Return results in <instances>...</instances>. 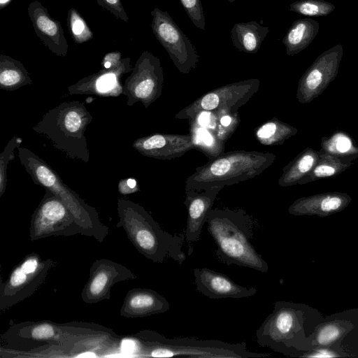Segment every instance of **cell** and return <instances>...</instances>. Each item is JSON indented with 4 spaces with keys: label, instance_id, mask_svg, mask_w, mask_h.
Listing matches in <instances>:
<instances>
[{
    "label": "cell",
    "instance_id": "obj_14",
    "mask_svg": "<svg viewBox=\"0 0 358 358\" xmlns=\"http://www.w3.org/2000/svg\"><path fill=\"white\" fill-rule=\"evenodd\" d=\"M27 12L39 39L54 54L65 57L69 46L59 21L52 18L48 9L37 0L29 3Z\"/></svg>",
    "mask_w": 358,
    "mask_h": 358
},
{
    "label": "cell",
    "instance_id": "obj_36",
    "mask_svg": "<svg viewBox=\"0 0 358 358\" xmlns=\"http://www.w3.org/2000/svg\"><path fill=\"white\" fill-rule=\"evenodd\" d=\"M339 335V331L334 326H327L319 333L317 341L320 344H327L334 341Z\"/></svg>",
    "mask_w": 358,
    "mask_h": 358
},
{
    "label": "cell",
    "instance_id": "obj_27",
    "mask_svg": "<svg viewBox=\"0 0 358 358\" xmlns=\"http://www.w3.org/2000/svg\"><path fill=\"white\" fill-rule=\"evenodd\" d=\"M31 83L24 65L10 56L0 55V85L1 88L13 89Z\"/></svg>",
    "mask_w": 358,
    "mask_h": 358
},
{
    "label": "cell",
    "instance_id": "obj_28",
    "mask_svg": "<svg viewBox=\"0 0 358 358\" xmlns=\"http://www.w3.org/2000/svg\"><path fill=\"white\" fill-rule=\"evenodd\" d=\"M197 125L195 127L191 124L192 127V136L195 145V149H198L203 152L209 159H211L220 154L222 153L224 150V143L219 141L213 131L207 129L206 127L200 125L195 120H192Z\"/></svg>",
    "mask_w": 358,
    "mask_h": 358
},
{
    "label": "cell",
    "instance_id": "obj_33",
    "mask_svg": "<svg viewBox=\"0 0 358 358\" xmlns=\"http://www.w3.org/2000/svg\"><path fill=\"white\" fill-rule=\"evenodd\" d=\"M22 140L20 138H13L10 142L8 143L6 147L4 149V151L1 154V174H0V192L1 194H3V189L5 188L6 182V166L8 164V162L10 159H12L13 158V150L16 147H18L19 145L21 143Z\"/></svg>",
    "mask_w": 358,
    "mask_h": 358
},
{
    "label": "cell",
    "instance_id": "obj_6",
    "mask_svg": "<svg viewBox=\"0 0 358 358\" xmlns=\"http://www.w3.org/2000/svg\"><path fill=\"white\" fill-rule=\"evenodd\" d=\"M19 157L22 164L36 182L42 185L62 201L74 216L82 228L84 234H93L96 238L95 229L107 231L95 216L94 210L81 203L72 192L65 186L50 167L34 153L25 148H19ZM107 233V232H106Z\"/></svg>",
    "mask_w": 358,
    "mask_h": 358
},
{
    "label": "cell",
    "instance_id": "obj_41",
    "mask_svg": "<svg viewBox=\"0 0 358 358\" xmlns=\"http://www.w3.org/2000/svg\"><path fill=\"white\" fill-rule=\"evenodd\" d=\"M77 357H96V355L91 352H86L84 353H82L80 355H78Z\"/></svg>",
    "mask_w": 358,
    "mask_h": 358
},
{
    "label": "cell",
    "instance_id": "obj_11",
    "mask_svg": "<svg viewBox=\"0 0 358 358\" xmlns=\"http://www.w3.org/2000/svg\"><path fill=\"white\" fill-rule=\"evenodd\" d=\"M343 49L338 44L320 55L299 79L296 99L301 103H309L322 94L336 78Z\"/></svg>",
    "mask_w": 358,
    "mask_h": 358
},
{
    "label": "cell",
    "instance_id": "obj_42",
    "mask_svg": "<svg viewBox=\"0 0 358 358\" xmlns=\"http://www.w3.org/2000/svg\"><path fill=\"white\" fill-rule=\"evenodd\" d=\"M11 1L12 0H0V9L6 8Z\"/></svg>",
    "mask_w": 358,
    "mask_h": 358
},
{
    "label": "cell",
    "instance_id": "obj_37",
    "mask_svg": "<svg viewBox=\"0 0 358 358\" xmlns=\"http://www.w3.org/2000/svg\"><path fill=\"white\" fill-rule=\"evenodd\" d=\"M122 59L121 53L118 51H113L105 55L102 60V68L109 69L118 64Z\"/></svg>",
    "mask_w": 358,
    "mask_h": 358
},
{
    "label": "cell",
    "instance_id": "obj_34",
    "mask_svg": "<svg viewBox=\"0 0 358 358\" xmlns=\"http://www.w3.org/2000/svg\"><path fill=\"white\" fill-rule=\"evenodd\" d=\"M99 6L109 11L116 18L127 22L129 17L124 8L121 0H96Z\"/></svg>",
    "mask_w": 358,
    "mask_h": 358
},
{
    "label": "cell",
    "instance_id": "obj_20",
    "mask_svg": "<svg viewBox=\"0 0 358 358\" xmlns=\"http://www.w3.org/2000/svg\"><path fill=\"white\" fill-rule=\"evenodd\" d=\"M319 29V22L310 17L294 21L282 38L287 55L294 56L306 49L315 38Z\"/></svg>",
    "mask_w": 358,
    "mask_h": 358
},
{
    "label": "cell",
    "instance_id": "obj_8",
    "mask_svg": "<svg viewBox=\"0 0 358 358\" xmlns=\"http://www.w3.org/2000/svg\"><path fill=\"white\" fill-rule=\"evenodd\" d=\"M151 15V28L156 38L167 51L177 69L188 74L196 67L199 60L196 48L167 11L155 7Z\"/></svg>",
    "mask_w": 358,
    "mask_h": 358
},
{
    "label": "cell",
    "instance_id": "obj_7",
    "mask_svg": "<svg viewBox=\"0 0 358 358\" xmlns=\"http://www.w3.org/2000/svg\"><path fill=\"white\" fill-rule=\"evenodd\" d=\"M260 80L251 78L217 87L197 98L175 115L178 120H193L203 112L213 113L217 118L234 114L258 91Z\"/></svg>",
    "mask_w": 358,
    "mask_h": 358
},
{
    "label": "cell",
    "instance_id": "obj_22",
    "mask_svg": "<svg viewBox=\"0 0 358 358\" xmlns=\"http://www.w3.org/2000/svg\"><path fill=\"white\" fill-rule=\"evenodd\" d=\"M320 153L310 148H306L282 169V173L278 183L281 187H289L299 184L314 167L319 159Z\"/></svg>",
    "mask_w": 358,
    "mask_h": 358
},
{
    "label": "cell",
    "instance_id": "obj_19",
    "mask_svg": "<svg viewBox=\"0 0 358 358\" xmlns=\"http://www.w3.org/2000/svg\"><path fill=\"white\" fill-rule=\"evenodd\" d=\"M40 263L37 258L31 257L27 258L10 274L4 289H1V299L5 298V305L9 301L7 306L13 305L14 299L16 301L22 298V290L28 284L34 286L29 280H33L34 275L39 273ZM25 291V290H24Z\"/></svg>",
    "mask_w": 358,
    "mask_h": 358
},
{
    "label": "cell",
    "instance_id": "obj_1",
    "mask_svg": "<svg viewBox=\"0 0 358 358\" xmlns=\"http://www.w3.org/2000/svg\"><path fill=\"white\" fill-rule=\"evenodd\" d=\"M208 231L217 245V257L227 265L236 264L266 273L267 262L252 245L253 220L243 210L212 209Z\"/></svg>",
    "mask_w": 358,
    "mask_h": 358
},
{
    "label": "cell",
    "instance_id": "obj_4",
    "mask_svg": "<svg viewBox=\"0 0 358 358\" xmlns=\"http://www.w3.org/2000/svg\"><path fill=\"white\" fill-rule=\"evenodd\" d=\"M142 337L145 340L147 356L152 357L250 358L269 356L268 354L249 351L245 342L231 344L218 340L184 337L168 338L152 331H143Z\"/></svg>",
    "mask_w": 358,
    "mask_h": 358
},
{
    "label": "cell",
    "instance_id": "obj_30",
    "mask_svg": "<svg viewBox=\"0 0 358 358\" xmlns=\"http://www.w3.org/2000/svg\"><path fill=\"white\" fill-rule=\"evenodd\" d=\"M67 24L73 40L78 44L85 43L93 37V33L78 11L71 8L67 15Z\"/></svg>",
    "mask_w": 358,
    "mask_h": 358
},
{
    "label": "cell",
    "instance_id": "obj_15",
    "mask_svg": "<svg viewBox=\"0 0 358 358\" xmlns=\"http://www.w3.org/2000/svg\"><path fill=\"white\" fill-rule=\"evenodd\" d=\"M194 275L197 291L210 299H241L257 293L256 288L238 285L227 275L208 268H195Z\"/></svg>",
    "mask_w": 358,
    "mask_h": 358
},
{
    "label": "cell",
    "instance_id": "obj_10",
    "mask_svg": "<svg viewBox=\"0 0 358 358\" xmlns=\"http://www.w3.org/2000/svg\"><path fill=\"white\" fill-rule=\"evenodd\" d=\"M84 234L66 206L50 192L33 215L30 236L32 240L48 236Z\"/></svg>",
    "mask_w": 358,
    "mask_h": 358
},
{
    "label": "cell",
    "instance_id": "obj_35",
    "mask_svg": "<svg viewBox=\"0 0 358 358\" xmlns=\"http://www.w3.org/2000/svg\"><path fill=\"white\" fill-rule=\"evenodd\" d=\"M30 337L35 340H48L54 337L55 329L48 323L35 325L30 331Z\"/></svg>",
    "mask_w": 358,
    "mask_h": 358
},
{
    "label": "cell",
    "instance_id": "obj_31",
    "mask_svg": "<svg viewBox=\"0 0 358 358\" xmlns=\"http://www.w3.org/2000/svg\"><path fill=\"white\" fill-rule=\"evenodd\" d=\"M240 122L238 113L222 115L217 118V126L214 131L217 138L225 143L237 129Z\"/></svg>",
    "mask_w": 358,
    "mask_h": 358
},
{
    "label": "cell",
    "instance_id": "obj_26",
    "mask_svg": "<svg viewBox=\"0 0 358 358\" xmlns=\"http://www.w3.org/2000/svg\"><path fill=\"white\" fill-rule=\"evenodd\" d=\"M319 153L320 157L315 165L299 185L338 176L353 164L352 161L343 160L320 151Z\"/></svg>",
    "mask_w": 358,
    "mask_h": 358
},
{
    "label": "cell",
    "instance_id": "obj_2",
    "mask_svg": "<svg viewBox=\"0 0 358 358\" xmlns=\"http://www.w3.org/2000/svg\"><path fill=\"white\" fill-rule=\"evenodd\" d=\"M120 221L130 241L137 250L154 262L162 263L166 257L178 264L185 260L182 250L185 234L173 235L162 229L141 206L129 201H118Z\"/></svg>",
    "mask_w": 358,
    "mask_h": 358
},
{
    "label": "cell",
    "instance_id": "obj_24",
    "mask_svg": "<svg viewBox=\"0 0 358 358\" xmlns=\"http://www.w3.org/2000/svg\"><path fill=\"white\" fill-rule=\"evenodd\" d=\"M350 199L349 196L344 193H323L296 201L289 208V211L293 213H299L303 209L316 208L322 213H331L343 207Z\"/></svg>",
    "mask_w": 358,
    "mask_h": 358
},
{
    "label": "cell",
    "instance_id": "obj_9",
    "mask_svg": "<svg viewBox=\"0 0 358 358\" xmlns=\"http://www.w3.org/2000/svg\"><path fill=\"white\" fill-rule=\"evenodd\" d=\"M164 80L159 59L144 50L122 87V92L129 98L128 105L140 101L147 108L160 96Z\"/></svg>",
    "mask_w": 358,
    "mask_h": 358
},
{
    "label": "cell",
    "instance_id": "obj_29",
    "mask_svg": "<svg viewBox=\"0 0 358 358\" xmlns=\"http://www.w3.org/2000/svg\"><path fill=\"white\" fill-rule=\"evenodd\" d=\"M336 6L324 0H299L289 6L290 11L306 15L324 17L331 13Z\"/></svg>",
    "mask_w": 358,
    "mask_h": 358
},
{
    "label": "cell",
    "instance_id": "obj_39",
    "mask_svg": "<svg viewBox=\"0 0 358 358\" xmlns=\"http://www.w3.org/2000/svg\"><path fill=\"white\" fill-rule=\"evenodd\" d=\"M126 187H127L120 190L122 194L134 192L135 191V188L136 187V181L132 178L127 179L126 180Z\"/></svg>",
    "mask_w": 358,
    "mask_h": 358
},
{
    "label": "cell",
    "instance_id": "obj_38",
    "mask_svg": "<svg viewBox=\"0 0 358 358\" xmlns=\"http://www.w3.org/2000/svg\"><path fill=\"white\" fill-rule=\"evenodd\" d=\"M121 349L124 353H134L138 349V345L134 340L124 339L122 341Z\"/></svg>",
    "mask_w": 358,
    "mask_h": 358
},
{
    "label": "cell",
    "instance_id": "obj_23",
    "mask_svg": "<svg viewBox=\"0 0 358 358\" xmlns=\"http://www.w3.org/2000/svg\"><path fill=\"white\" fill-rule=\"evenodd\" d=\"M319 151L347 161L352 162L358 157V145L343 131H336L329 136H323Z\"/></svg>",
    "mask_w": 358,
    "mask_h": 358
},
{
    "label": "cell",
    "instance_id": "obj_43",
    "mask_svg": "<svg viewBox=\"0 0 358 358\" xmlns=\"http://www.w3.org/2000/svg\"><path fill=\"white\" fill-rule=\"evenodd\" d=\"M235 1H236V0H228V1H229V3H233V2H234Z\"/></svg>",
    "mask_w": 358,
    "mask_h": 358
},
{
    "label": "cell",
    "instance_id": "obj_21",
    "mask_svg": "<svg viewBox=\"0 0 358 358\" xmlns=\"http://www.w3.org/2000/svg\"><path fill=\"white\" fill-rule=\"evenodd\" d=\"M269 28L256 21L236 23L231 30L233 45L239 51L254 54L260 48Z\"/></svg>",
    "mask_w": 358,
    "mask_h": 358
},
{
    "label": "cell",
    "instance_id": "obj_32",
    "mask_svg": "<svg viewBox=\"0 0 358 358\" xmlns=\"http://www.w3.org/2000/svg\"><path fill=\"white\" fill-rule=\"evenodd\" d=\"M192 22L199 29L205 30L206 19L201 0H180Z\"/></svg>",
    "mask_w": 358,
    "mask_h": 358
},
{
    "label": "cell",
    "instance_id": "obj_25",
    "mask_svg": "<svg viewBox=\"0 0 358 358\" xmlns=\"http://www.w3.org/2000/svg\"><path fill=\"white\" fill-rule=\"evenodd\" d=\"M297 132L294 127L273 117L255 129V138L264 145H277L283 144Z\"/></svg>",
    "mask_w": 358,
    "mask_h": 358
},
{
    "label": "cell",
    "instance_id": "obj_18",
    "mask_svg": "<svg viewBox=\"0 0 358 358\" xmlns=\"http://www.w3.org/2000/svg\"><path fill=\"white\" fill-rule=\"evenodd\" d=\"M170 308V303L152 289H137L127 296L121 313L127 317H144L162 313Z\"/></svg>",
    "mask_w": 358,
    "mask_h": 358
},
{
    "label": "cell",
    "instance_id": "obj_3",
    "mask_svg": "<svg viewBox=\"0 0 358 358\" xmlns=\"http://www.w3.org/2000/svg\"><path fill=\"white\" fill-rule=\"evenodd\" d=\"M277 156L271 152L233 150L209 159L185 181V189L232 185L253 178L273 164Z\"/></svg>",
    "mask_w": 358,
    "mask_h": 358
},
{
    "label": "cell",
    "instance_id": "obj_40",
    "mask_svg": "<svg viewBox=\"0 0 358 358\" xmlns=\"http://www.w3.org/2000/svg\"><path fill=\"white\" fill-rule=\"evenodd\" d=\"M334 355H331L327 351H320L317 352L315 355H312V357H333Z\"/></svg>",
    "mask_w": 358,
    "mask_h": 358
},
{
    "label": "cell",
    "instance_id": "obj_5",
    "mask_svg": "<svg viewBox=\"0 0 358 358\" xmlns=\"http://www.w3.org/2000/svg\"><path fill=\"white\" fill-rule=\"evenodd\" d=\"M91 115L80 102H66L50 110L34 128L47 136L56 148L72 157L88 159L84 132Z\"/></svg>",
    "mask_w": 358,
    "mask_h": 358
},
{
    "label": "cell",
    "instance_id": "obj_17",
    "mask_svg": "<svg viewBox=\"0 0 358 358\" xmlns=\"http://www.w3.org/2000/svg\"><path fill=\"white\" fill-rule=\"evenodd\" d=\"M125 268L106 261L99 266L92 268L91 278L83 292V299L85 302H98L105 298H109V292L113 285L119 281L124 280L123 275L132 274L129 271L123 273Z\"/></svg>",
    "mask_w": 358,
    "mask_h": 358
},
{
    "label": "cell",
    "instance_id": "obj_16",
    "mask_svg": "<svg viewBox=\"0 0 358 358\" xmlns=\"http://www.w3.org/2000/svg\"><path fill=\"white\" fill-rule=\"evenodd\" d=\"M131 71L130 58L124 57L118 64L109 69L102 68L99 72L80 80L69 89L72 90V93H120L122 87L120 79L123 74Z\"/></svg>",
    "mask_w": 358,
    "mask_h": 358
},
{
    "label": "cell",
    "instance_id": "obj_12",
    "mask_svg": "<svg viewBox=\"0 0 358 358\" xmlns=\"http://www.w3.org/2000/svg\"><path fill=\"white\" fill-rule=\"evenodd\" d=\"M141 155L162 160L180 157L195 149L191 134H155L136 140L133 145Z\"/></svg>",
    "mask_w": 358,
    "mask_h": 358
},
{
    "label": "cell",
    "instance_id": "obj_13",
    "mask_svg": "<svg viewBox=\"0 0 358 358\" xmlns=\"http://www.w3.org/2000/svg\"><path fill=\"white\" fill-rule=\"evenodd\" d=\"M221 189V187L185 189L184 204L187 210L185 237L189 245V255L193 250L192 243L199 240L203 226Z\"/></svg>",
    "mask_w": 358,
    "mask_h": 358
}]
</instances>
